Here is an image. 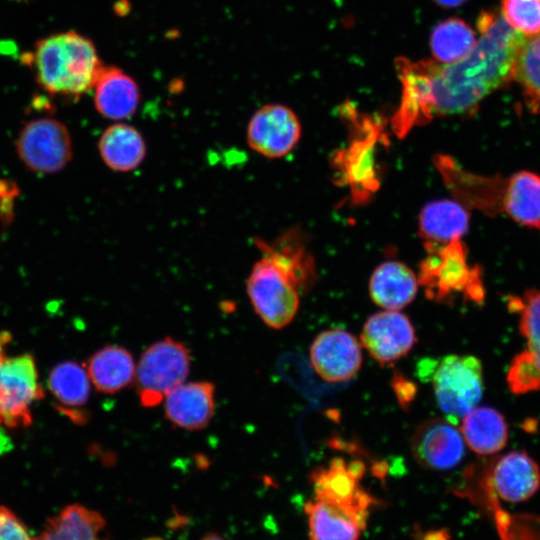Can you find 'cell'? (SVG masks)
<instances>
[{
  "instance_id": "obj_1",
  "label": "cell",
  "mask_w": 540,
  "mask_h": 540,
  "mask_svg": "<svg viewBox=\"0 0 540 540\" xmlns=\"http://www.w3.org/2000/svg\"><path fill=\"white\" fill-rule=\"evenodd\" d=\"M477 28L480 38L460 61L397 60L402 99L393 122L400 135L435 116L471 113L484 98L513 80L515 61L527 37L498 12L483 11Z\"/></svg>"
},
{
  "instance_id": "obj_2",
  "label": "cell",
  "mask_w": 540,
  "mask_h": 540,
  "mask_svg": "<svg viewBox=\"0 0 540 540\" xmlns=\"http://www.w3.org/2000/svg\"><path fill=\"white\" fill-rule=\"evenodd\" d=\"M262 256L247 279V293L254 310L274 329L287 326L295 317L300 294L309 288L314 271L303 250L284 244L259 243Z\"/></svg>"
},
{
  "instance_id": "obj_3",
  "label": "cell",
  "mask_w": 540,
  "mask_h": 540,
  "mask_svg": "<svg viewBox=\"0 0 540 540\" xmlns=\"http://www.w3.org/2000/svg\"><path fill=\"white\" fill-rule=\"evenodd\" d=\"M31 61L44 90L73 97L91 90L103 67L92 41L75 31L39 40Z\"/></svg>"
},
{
  "instance_id": "obj_4",
  "label": "cell",
  "mask_w": 540,
  "mask_h": 540,
  "mask_svg": "<svg viewBox=\"0 0 540 540\" xmlns=\"http://www.w3.org/2000/svg\"><path fill=\"white\" fill-rule=\"evenodd\" d=\"M420 378L430 381L438 406L446 419L457 424L483 395L481 361L472 355H447L423 361Z\"/></svg>"
},
{
  "instance_id": "obj_5",
  "label": "cell",
  "mask_w": 540,
  "mask_h": 540,
  "mask_svg": "<svg viewBox=\"0 0 540 540\" xmlns=\"http://www.w3.org/2000/svg\"><path fill=\"white\" fill-rule=\"evenodd\" d=\"M442 249H429L430 256L421 265L418 281L426 295L436 302L447 303L453 294L462 293L480 304L485 291L478 267H470L460 240L444 244Z\"/></svg>"
},
{
  "instance_id": "obj_6",
  "label": "cell",
  "mask_w": 540,
  "mask_h": 540,
  "mask_svg": "<svg viewBox=\"0 0 540 540\" xmlns=\"http://www.w3.org/2000/svg\"><path fill=\"white\" fill-rule=\"evenodd\" d=\"M190 352L181 342L164 338L150 345L136 366V390L145 408L159 405L189 374Z\"/></svg>"
},
{
  "instance_id": "obj_7",
  "label": "cell",
  "mask_w": 540,
  "mask_h": 540,
  "mask_svg": "<svg viewBox=\"0 0 540 540\" xmlns=\"http://www.w3.org/2000/svg\"><path fill=\"white\" fill-rule=\"evenodd\" d=\"M509 310L519 317L525 348L509 365L506 382L516 395L540 391V290L528 289L521 296L507 297Z\"/></svg>"
},
{
  "instance_id": "obj_8",
  "label": "cell",
  "mask_w": 540,
  "mask_h": 540,
  "mask_svg": "<svg viewBox=\"0 0 540 540\" xmlns=\"http://www.w3.org/2000/svg\"><path fill=\"white\" fill-rule=\"evenodd\" d=\"M15 146L20 160L35 173H57L72 160L73 146L68 128L49 117L27 122L20 130Z\"/></svg>"
},
{
  "instance_id": "obj_9",
  "label": "cell",
  "mask_w": 540,
  "mask_h": 540,
  "mask_svg": "<svg viewBox=\"0 0 540 540\" xmlns=\"http://www.w3.org/2000/svg\"><path fill=\"white\" fill-rule=\"evenodd\" d=\"M43 396L33 356L6 357L0 362V414L4 424L10 428L29 426L31 407Z\"/></svg>"
},
{
  "instance_id": "obj_10",
  "label": "cell",
  "mask_w": 540,
  "mask_h": 540,
  "mask_svg": "<svg viewBox=\"0 0 540 540\" xmlns=\"http://www.w3.org/2000/svg\"><path fill=\"white\" fill-rule=\"evenodd\" d=\"M301 137V124L293 110L281 104L259 108L247 126L252 150L267 158H281L293 150Z\"/></svg>"
},
{
  "instance_id": "obj_11",
  "label": "cell",
  "mask_w": 540,
  "mask_h": 540,
  "mask_svg": "<svg viewBox=\"0 0 540 540\" xmlns=\"http://www.w3.org/2000/svg\"><path fill=\"white\" fill-rule=\"evenodd\" d=\"M411 450L420 465L445 471L461 462L465 448L462 434L455 424L447 419L433 418L417 427Z\"/></svg>"
},
{
  "instance_id": "obj_12",
  "label": "cell",
  "mask_w": 540,
  "mask_h": 540,
  "mask_svg": "<svg viewBox=\"0 0 540 540\" xmlns=\"http://www.w3.org/2000/svg\"><path fill=\"white\" fill-rule=\"evenodd\" d=\"M310 360L314 370L324 380L333 383L347 381L361 367V345L345 330H325L313 341Z\"/></svg>"
},
{
  "instance_id": "obj_13",
  "label": "cell",
  "mask_w": 540,
  "mask_h": 540,
  "mask_svg": "<svg viewBox=\"0 0 540 540\" xmlns=\"http://www.w3.org/2000/svg\"><path fill=\"white\" fill-rule=\"evenodd\" d=\"M360 338L371 357L381 364L400 359L416 342L409 318L397 310H385L370 316Z\"/></svg>"
},
{
  "instance_id": "obj_14",
  "label": "cell",
  "mask_w": 540,
  "mask_h": 540,
  "mask_svg": "<svg viewBox=\"0 0 540 540\" xmlns=\"http://www.w3.org/2000/svg\"><path fill=\"white\" fill-rule=\"evenodd\" d=\"M310 540H358L367 526L369 509L313 499L304 506Z\"/></svg>"
},
{
  "instance_id": "obj_15",
  "label": "cell",
  "mask_w": 540,
  "mask_h": 540,
  "mask_svg": "<svg viewBox=\"0 0 540 540\" xmlns=\"http://www.w3.org/2000/svg\"><path fill=\"white\" fill-rule=\"evenodd\" d=\"M487 472L495 494L506 502L526 501L540 488L539 466L525 451H511L495 459Z\"/></svg>"
},
{
  "instance_id": "obj_16",
  "label": "cell",
  "mask_w": 540,
  "mask_h": 540,
  "mask_svg": "<svg viewBox=\"0 0 540 540\" xmlns=\"http://www.w3.org/2000/svg\"><path fill=\"white\" fill-rule=\"evenodd\" d=\"M365 467L359 461L334 458L327 467L312 472L314 499L329 500L369 509L376 500L360 486Z\"/></svg>"
},
{
  "instance_id": "obj_17",
  "label": "cell",
  "mask_w": 540,
  "mask_h": 540,
  "mask_svg": "<svg viewBox=\"0 0 540 540\" xmlns=\"http://www.w3.org/2000/svg\"><path fill=\"white\" fill-rule=\"evenodd\" d=\"M170 423L185 430L208 425L215 410V387L207 381L182 383L164 399Z\"/></svg>"
},
{
  "instance_id": "obj_18",
  "label": "cell",
  "mask_w": 540,
  "mask_h": 540,
  "mask_svg": "<svg viewBox=\"0 0 540 540\" xmlns=\"http://www.w3.org/2000/svg\"><path fill=\"white\" fill-rule=\"evenodd\" d=\"M93 88L96 110L107 119H127L139 105L136 82L117 67H102Z\"/></svg>"
},
{
  "instance_id": "obj_19",
  "label": "cell",
  "mask_w": 540,
  "mask_h": 540,
  "mask_svg": "<svg viewBox=\"0 0 540 540\" xmlns=\"http://www.w3.org/2000/svg\"><path fill=\"white\" fill-rule=\"evenodd\" d=\"M419 281L413 270L399 261H386L372 273L369 293L378 306L400 310L413 301Z\"/></svg>"
},
{
  "instance_id": "obj_20",
  "label": "cell",
  "mask_w": 540,
  "mask_h": 540,
  "mask_svg": "<svg viewBox=\"0 0 540 540\" xmlns=\"http://www.w3.org/2000/svg\"><path fill=\"white\" fill-rule=\"evenodd\" d=\"M86 370L95 388L107 394L116 393L135 380L136 365L124 347L107 345L88 360Z\"/></svg>"
},
{
  "instance_id": "obj_21",
  "label": "cell",
  "mask_w": 540,
  "mask_h": 540,
  "mask_svg": "<svg viewBox=\"0 0 540 540\" xmlns=\"http://www.w3.org/2000/svg\"><path fill=\"white\" fill-rule=\"evenodd\" d=\"M468 226V211L454 200L429 202L419 215L420 234L431 244L444 245L460 240Z\"/></svg>"
},
{
  "instance_id": "obj_22",
  "label": "cell",
  "mask_w": 540,
  "mask_h": 540,
  "mask_svg": "<svg viewBox=\"0 0 540 540\" xmlns=\"http://www.w3.org/2000/svg\"><path fill=\"white\" fill-rule=\"evenodd\" d=\"M460 432L466 444L479 455H492L508 441V424L498 410L474 407L462 419Z\"/></svg>"
},
{
  "instance_id": "obj_23",
  "label": "cell",
  "mask_w": 540,
  "mask_h": 540,
  "mask_svg": "<svg viewBox=\"0 0 540 540\" xmlns=\"http://www.w3.org/2000/svg\"><path fill=\"white\" fill-rule=\"evenodd\" d=\"M98 150L107 167L117 172H129L144 160L146 144L134 126L115 123L100 136Z\"/></svg>"
},
{
  "instance_id": "obj_24",
  "label": "cell",
  "mask_w": 540,
  "mask_h": 540,
  "mask_svg": "<svg viewBox=\"0 0 540 540\" xmlns=\"http://www.w3.org/2000/svg\"><path fill=\"white\" fill-rule=\"evenodd\" d=\"M501 203L514 221L540 229V176L530 171L512 175L503 187Z\"/></svg>"
},
{
  "instance_id": "obj_25",
  "label": "cell",
  "mask_w": 540,
  "mask_h": 540,
  "mask_svg": "<svg viewBox=\"0 0 540 540\" xmlns=\"http://www.w3.org/2000/svg\"><path fill=\"white\" fill-rule=\"evenodd\" d=\"M104 526L105 520L100 513L72 504L50 518L33 540H105L99 538Z\"/></svg>"
},
{
  "instance_id": "obj_26",
  "label": "cell",
  "mask_w": 540,
  "mask_h": 540,
  "mask_svg": "<svg viewBox=\"0 0 540 540\" xmlns=\"http://www.w3.org/2000/svg\"><path fill=\"white\" fill-rule=\"evenodd\" d=\"M483 502L493 516L499 540H540V517L530 513H510L495 494L488 474L479 481Z\"/></svg>"
},
{
  "instance_id": "obj_27",
  "label": "cell",
  "mask_w": 540,
  "mask_h": 540,
  "mask_svg": "<svg viewBox=\"0 0 540 540\" xmlns=\"http://www.w3.org/2000/svg\"><path fill=\"white\" fill-rule=\"evenodd\" d=\"M476 43L473 29L459 18H449L437 24L430 40L433 56L444 64L466 58Z\"/></svg>"
},
{
  "instance_id": "obj_28",
  "label": "cell",
  "mask_w": 540,
  "mask_h": 540,
  "mask_svg": "<svg viewBox=\"0 0 540 540\" xmlns=\"http://www.w3.org/2000/svg\"><path fill=\"white\" fill-rule=\"evenodd\" d=\"M91 381L85 367L75 361L58 363L48 376V388L66 409L82 407L90 396Z\"/></svg>"
},
{
  "instance_id": "obj_29",
  "label": "cell",
  "mask_w": 540,
  "mask_h": 540,
  "mask_svg": "<svg viewBox=\"0 0 540 540\" xmlns=\"http://www.w3.org/2000/svg\"><path fill=\"white\" fill-rule=\"evenodd\" d=\"M513 80L521 87L526 107L540 115V35L526 38L515 61Z\"/></svg>"
},
{
  "instance_id": "obj_30",
  "label": "cell",
  "mask_w": 540,
  "mask_h": 540,
  "mask_svg": "<svg viewBox=\"0 0 540 540\" xmlns=\"http://www.w3.org/2000/svg\"><path fill=\"white\" fill-rule=\"evenodd\" d=\"M500 14L518 33L540 35V0H502Z\"/></svg>"
},
{
  "instance_id": "obj_31",
  "label": "cell",
  "mask_w": 540,
  "mask_h": 540,
  "mask_svg": "<svg viewBox=\"0 0 540 540\" xmlns=\"http://www.w3.org/2000/svg\"><path fill=\"white\" fill-rule=\"evenodd\" d=\"M0 540H33L25 524L4 506H0Z\"/></svg>"
},
{
  "instance_id": "obj_32",
  "label": "cell",
  "mask_w": 540,
  "mask_h": 540,
  "mask_svg": "<svg viewBox=\"0 0 540 540\" xmlns=\"http://www.w3.org/2000/svg\"><path fill=\"white\" fill-rule=\"evenodd\" d=\"M393 388L400 404L405 407L415 396L416 387L403 376H395L393 379Z\"/></svg>"
},
{
  "instance_id": "obj_33",
  "label": "cell",
  "mask_w": 540,
  "mask_h": 540,
  "mask_svg": "<svg viewBox=\"0 0 540 540\" xmlns=\"http://www.w3.org/2000/svg\"><path fill=\"white\" fill-rule=\"evenodd\" d=\"M11 341V335L7 331H0V362L5 358L6 347Z\"/></svg>"
},
{
  "instance_id": "obj_34",
  "label": "cell",
  "mask_w": 540,
  "mask_h": 540,
  "mask_svg": "<svg viewBox=\"0 0 540 540\" xmlns=\"http://www.w3.org/2000/svg\"><path fill=\"white\" fill-rule=\"evenodd\" d=\"M443 7H456L463 4L466 0H433Z\"/></svg>"
},
{
  "instance_id": "obj_35",
  "label": "cell",
  "mask_w": 540,
  "mask_h": 540,
  "mask_svg": "<svg viewBox=\"0 0 540 540\" xmlns=\"http://www.w3.org/2000/svg\"><path fill=\"white\" fill-rule=\"evenodd\" d=\"M201 540H224V539L218 534L210 533L204 536Z\"/></svg>"
},
{
  "instance_id": "obj_36",
  "label": "cell",
  "mask_w": 540,
  "mask_h": 540,
  "mask_svg": "<svg viewBox=\"0 0 540 540\" xmlns=\"http://www.w3.org/2000/svg\"><path fill=\"white\" fill-rule=\"evenodd\" d=\"M145 540H163V539H161L159 537H150V538H147Z\"/></svg>"
},
{
  "instance_id": "obj_37",
  "label": "cell",
  "mask_w": 540,
  "mask_h": 540,
  "mask_svg": "<svg viewBox=\"0 0 540 540\" xmlns=\"http://www.w3.org/2000/svg\"><path fill=\"white\" fill-rule=\"evenodd\" d=\"M1 424H3V419H2V416L0 414V426H1Z\"/></svg>"
}]
</instances>
